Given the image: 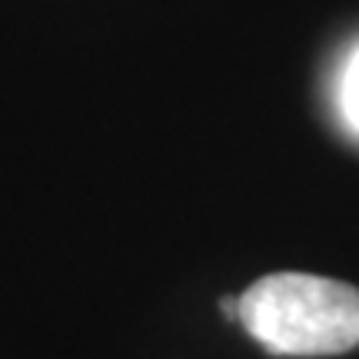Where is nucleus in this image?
Here are the masks:
<instances>
[{
  "label": "nucleus",
  "instance_id": "nucleus-1",
  "mask_svg": "<svg viewBox=\"0 0 359 359\" xmlns=\"http://www.w3.org/2000/svg\"><path fill=\"white\" fill-rule=\"evenodd\" d=\"M236 320L283 356H336L359 343V290L313 273H273L236 299Z\"/></svg>",
  "mask_w": 359,
  "mask_h": 359
},
{
  "label": "nucleus",
  "instance_id": "nucleus-2",
  "mask_svg": "<svg viewBox=\"0 0 359 359\" xmlns=\"http://www.w3.org/2000/svg\"><path fill=\"white\" fill-rule=\"evenodd\" d=\"M339 107L346 123L359 133V50L349 57L346 70H343V83H339Z\"/></svg>",
  "mask_w": 359,
  "mask_h": 359
},
{
  "label": "nucleus",
  "instance_id": "nucleus-3",
  "mask_svg": "<svg viewBox=\"0 0 359 359\" xmlns=\"http://www.w3.org/2000/svg\"><path fill=\"white\" fill-rule=\"evenodd\" d=\"M223 313H226V316H236V299H233V296L223 299Z\"/></svg>",
  "mask_w": 359,
  "mask_h": 359
}]
</instances>
